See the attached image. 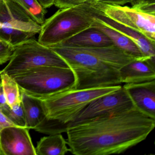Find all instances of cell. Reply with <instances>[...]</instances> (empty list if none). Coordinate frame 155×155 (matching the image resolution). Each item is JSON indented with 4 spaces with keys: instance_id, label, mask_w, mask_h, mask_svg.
<instances>
[{
    "instance_id": "6da1fadb",
    "label": "cell",
    "mask_w": 155,
    "mask_h": 155,
    "mask_svg": "<svg viewBox=\"0 0 155 155\" xmlns=\"http://www.w3.org/2000/svg\"><path fill=\"white\" fill-rule=\"evenodd\" d=\"M155 119L136 107L70 123L67 141L76 155L120 154L145 140Z\"/></svg>"
},
{
    "instance_id": "ffe728a7",
    "label": "cell",
    "mask_w": 155,
    "mask_h": 155,
    "mask_svg": "<svg viewBox=\"0 0 155 155\" xmlns=\"http://www.w3.org/2000/svg\"><path fill=\"white\" fill-rule=\"evenodd\" d=\"M20 7L33 21L43 24L45 20L46 9L42 8L37 0H11Z\"/></svg>"
},
{
    "instance_id": "d6a6232c",
    "label": "cell",
    "mask_w": 155,
    "mask_h": 155,
    "mask_svg": "<svg viewBox=\"0 0 155 155\" xmlns=\"http://www.w3.org/2000/svg\"><path fill=\"white\" fill-rule=\"evenodd\" d=\"M1 1V0H0V1Z\"/></svg>"
},
{
    "instance_id": "30bf717a",
    "label": "cell",
    "mask_w": 155,
    "mask_h": 155,
    "mask_svg": "<svg viewBox=\"0 0 155 155\" xmlns=\"http://www.w3.org/2000/svg\"><path fill=\"white\" fill-rule=\"evenodd\" d=\"M91 6L93 8L95 20L117 31L131 40L139 48L145 61L155 68V42L140 32L110 18Z\"/></svg>"
},
{
    "instance_id": "f1b7e54d",
    "label": "cell",
    "mask_w": 155,
    "mask_h": 155,
    "mask_svg": "<svg viewBox=\"0 0 155 155\" xmlns=\"http://www.w3.org/2000/svg\"><path fill=\"white\" fill-rule=\"evenodd\" d=\"M7 104L4 91H3V87L2 85L1 81L0 79V107H1Z\"/></svg>"
},
{
    "instance_id": "4dcf8cb0",
    "label": "cell",
    "mask_w": 155,
    "mask_h": 155,
    "mask_svg": "<svg viewBox=\"0 0 155 155\" xmlns=\"http://www.w3.org/2000/svg\"><path fill=\"white\" fill-rule=\"evenodd\" d=\"M2 23H1V22H0V28H1V27H2Z\"/></svg>"
},
{
    "instance_id": "4fadbf2b",
    "label": "cell",
    "mask_w": 155,
    "mask_h": 155,
    "mask_svg": "<svg viewBox=\"0 0 155 155\" xmlns=\"http://www.w3.org/2000/svg\"><path fill=\"white\" fill-rule=\"evenodd\" d=\"M113 45H114L113 42L106 34L92 26L59 44L53 46L87 48L110 47Z\"/></svg>"
},
{
    "instance_id": "277c9868",
    "label": "cell",
    "mask_w": 155,
    "mask_h": 155,
    "mask_svg": "<svg viewBox=\"0 0 155 155\" xmlns=\"http://www.w3.org/2000/svg\"><path fill=\"white\" fill-rule=\"evenodd\" d=\"M121 87L117 85L84 89L73 88L48 96L34 97L42 101L47 118L68 125L76 121L78 115L91 102Z\"/></svg>"
},
{
    "instance_id": "3957f363",
    "label": "cell",
    "mask_w": 155,
    "mask_h": 155,
    "mask_svg": "<svg viewBox=\"0 0 155 155\" xmlns=\"http://www.w3.org/2000/svg\"><path fill=\"white\" fill-rule=\"evenodd\" d=\"M95 21L94 11L89 3L59 9L41 24L38 41L52 47L92 27Z\"/></svg>"
},
{
    "instance_id": "7c38bea8",
    "label": "cell",
    "mask_w": 155,
    "mask_h": 155,
    "mask_svg": "<svg viewBox=\"0 0 155 155\" xmlns=\"http://www.w3.org/2000/svg\"><path fill=\"white\" fill-rule=\"evenodd\" d=\"M122 87L137 109L155 119V80L128 83Z\"/></svg>"
},
{
    "instance_id": "603a6c76",
    "label": "cell",
    "mask_w": 155,
    "mask_h": 155,
    "mask_svg": "<svg viewBox=\"0 0 155 155\" xmlns=\"http://www.w3.org/2000/svg\"><path fill=\"white\" fill-rule=\"evenodd\" d=\"M14 50V47L0 39V65L10 60Z\"/></svg>"
},
{
    "instance_id": "4316f807",
    "label": "cell",
    "mask_w": 155,
    "mask_h": 155,
    "mask_svg": "<svg viewBox=\"0 0 155 155\" xmlns=\"http://www.w3.org/2000/svg\"><path fill=\"white\" fill-rule=\"evenodd\" d=\"M130 0H95V2H101L105 4L123 6L130 3Z\"/></svg>"
},
{
    "instance_id": "ba28073f",
    "label": "cell",
    "mask_w": 155,
    "mask_h": 155,
    "mask_svg": "<svg viewBox=\"0 0 155 155\" xmlns=\"http://www.w3.org/2000/svg\"><path fill=\"white\" fill-rule=\"evenodd\" d=\"M134 107L130 98L121 86L117 90L91 102L78 115L75 121L122 112Z\"/></svg>"
},
{
    "instance_id": "8992f818",
    "label": "cell",
    "mask_w": 155,
    "mask_h": 155,
    "mask_svg": "<svg viewBox=\"0 0 155 155\" xmlns=\"http://www.w3.org/2000/svg\"><path fill=\"white\" fill-rule=\"evenodd\" d=\"M9 61L2 71L11 77L40 67L69 68L58 54L40 43L35 37L15 46Z\"/></svg>"
},
{
    "instance_id": "7a4b0ae2",
    "label": "cell",
    "mask_w": 155,
    "mask_h": 155,
    "mask_svg": "<svg viewBox=\"0 0 155 155\" xmlns=\"http://www.w3.org/2000/svg\"><path fill=\"white\" fill-rule=\"evenodd\" d=\"M63 59L75 77L74 88H93L120 85V70L138 60L115 45L101 48L49 47Z\"/></svg>"
},
{
    "instance_id": "9a60e30c",
    "label": "cell",
    "mask_w": 155,
    "mask_h": 155,
    "mask_svg": "<svg viewBox=\"0 0 155 155\" xmlns=\"http://www.w3.org/2000/svg\"><path fill=\"white\" fill-rule=\"evenodd\" d=\"M92 26L101 31L111 40L113 44L127 54L138 60H144L143 55L137 44L125 35L111 28L102 25L95 20Z\"/></svg>"
},
{
    "instance_id": "52a82bcc",
    "label": "cell",
    "mask_w": 155,
    "mask_h": 155,
    "mask_svg": "<svg viewBox=\"0 0 155 155\" xmlns=\"http://www.w3.org/2000/svg\"><path fill=\"white\" fill-rule=\"evenodd\" d=\"M90 4L110 18L140 32L155 42V14L128 6L99 2Z\"/></svg>"
},
{
    "instance_id": "1f68e13d",
    "label": "cell",
    "mask_w": 155,
    "mask_h": 155,
    "mask_svg": "<svg viewBox=\"0 0 155 155\" xmlns=\"http://www.w3.org/2000/svg\"><path fill=\"white\" fill-rule=\"evenodd\" d=\"M0 155H2L1 153V152H0Z\"/></svg>"
},
{
    "instance_id": "9c48e42d",
    "label": "cell",
    "mask_w": 155,
    "mask_h": 155,
    "mask_svg": "<svg viewBox=\"0 0 155 155\" xmlns=\"http://www.w3.org/2000/svg\"><path fill=\"white\" fill-rule=\"evenodd\" d=\"M29 129L9 126L0 132V152L2 155H37Z\"/></svg>"
},
{
    "instance_id": "5bb4252c",
    "label": "cell",
    "mask_w": 155,
    "mask_h": 155,
    "mask_svg": "<svg viewBox=\"0 0 155 155\" xmlns=\"http://www.w3.org/2000/svg\"><path fill=\"white\" fill-rule=\"evenodd\" d=\"M121 83H138L155 80V68L144 60H135L120 68Z\"/></svg>"
},
{
    "instance_id": "484cf974",
    "label": "cell",
    "mask_w": 155,
    "mask_h": 155,
    "mask_svg": "<svg viewBox=\"0 0 155 155\" xmlns=\"http://www.w3.org/2000/svg\"><path fill=\"white\" fill-rule=\"evenodd\" d=\"M130 3L131 7L138 8L144 5L155 4V0H130Z\"/></svg>"
},
{
    "instance_id": "2e32d148",
    "label": "cell",
    "mask_w": 155,
    "mask_h": 155,
    "mask_svg": "<svg viewBox=\"0 0 155 155\" xmlns=\"http://www.w3.org/2000/svg\"><path fill=\"white\" fill-rule=\"evenodd\" d=\"M21 103L28 128L34 129L46 117L42 101L21 91Z\"/></svg>"
},
{
    "instance_id": "44dd1931",
    "label": "cell",
    "mask_w": 155,
    "mask_h": 155,
    "mask_svg": "<svg viewBox=\"0 0 155 155\" xmlns=\"http://www.w3.org/2000/svg\"><path fill=\"white\" fill-rule=\"evenodd\" d=\"M68 125L63 124L46 117L34 130L38 132L48 135L61 134L63 132H66Z\"/></svg>"
},
{
    "instance_id": "d4e9b609",
    "label": "cell",
    "mask_w": 155,
    "mask_h": 155,
    "mask_svg": "<svg viewBox=\"0 0 155 155\" xmlns=\"http://www.w3.org/2000/svg\"><path fill=\"white\" fill-rule=\"evenodd\" d=\"M9 126H16L0 110V132L4 128Z\"/></svg>"
},
{
    "instance_id": "cb8c5ba5",
    "label": "cell",
    "mask_w": 155,
    "mask_h": 155,
    "mask_svg": "<svg viewBox=\"0 0 155 155\" xmlns=\"http://www.w3.org/2000/svg\"><path fill=\"white\" fill-rule=\"evenodd\" d=\"M86 0H55L54 5L61 8H70L86 3Z\"/></svg>"
},
{
    "instance_id": "e0dca14e",
    "label": "cell",
    "mask_w": 155,
    "mask_h": 155,
    "mask_svg": "<svg viewBox=\"0 0 155 155\" xmlns=\"http://www.w3.org/2000/svg\"><path fill=\"white\" fill-rule=\"evenodd\" d=\"M67 140L61 134L41 138L35 148L37 155H65L70 152Z\"/></svg>"
},
{
    "instance_id": "83f0119b",
    "label": "cell",
    "mask_w": 155,
    "mask_h": 155,
    "mask_svg": "<svg viewBox=\"0 0 155 155\" xmlns=\"http://www.w3.org/2000/svg\"><path fill=\"white\" fill-rule=\"evenodd\" d=\"M37 1L42 8L47 9L54 5L55 0H37Z\"/></svg>"
},
{
    "instance_id": "ac0fdd59",
    "label": "cell",
    "mask_w": 155,
    "mask_h": 155,
    "mask_svg": "<svg viewBox=\"0 0 155 155\" xmlns=\"http://www.w3.org/2000/svg\"><path fill=\"white\" fill-rule=\"evenodd\" d=\"M0 79L3 87L7 105L12 108L21 103V91L17 82L2 71H0Z\"/></svg>"
},
{
    "instance_id": "7402d4cb",
    "label": "cell",
    "mask_w": 155,
    "mask_h": 155,
    "mask_svg": "<svg viewBox=\"0 0 155 155\" xmlns=\"http://www.w3.org/2000/svg\"><path fill=\"white\" fill-rule=\"evenodd\" d=\"M0 110L15 126L27 127L26 117L22 103L12 108L7 104L0 107Z\"/></svg>"
},
{
    "instance_id": "f546056e",
    "label": "cell",
    "mask_w": 155,
    "mask_h": 155,
    "mask_svg": "<svg viewBox=\"0 0 155 155\" xmlns=\"http://www.w3.org/2000/svg\"><path fill=\"white\" fill-rule=\"evenodd\" d=\"M95 2V0H86V3L91 4Z\"/></svg>"
},
{
    "instance_id": "8fae6325",
    "label": "cell",
    "mask_w": 155,
    "mask_h": 155,
    "mask_svg": "<svg viewBox=\"0 0 155 155\" xmlns=\"http://www.w3.org/2000/svg\"><path fill=\"white\" fill-rule=\"evenodd\" d=\"M0 22L20 30L39 34L41 25L33 21L11 0L0 1Z\"/></svg>"
},
{
    "instance_id": "d6986e66",
    "label": "cell",
    "mask_w": 155,
    "mask_h": 155,
    "mask_svg": "<svg viewBox=\"0 0 155 155\" xmlns=\"http://www.w3.org/2000/svg\"><path fill=\"white\" fill-rule=\"evenodd\" d=\"M36 34L20 30L6 24H2L0 28V39L9 44L13 47L34 38Z\"/></svg>"
},
{
    "instance_id": "5b68a950",
    "label": "cell",
    "mask_w": 155,
    "mask_h": 155,
    "mask_svg": "<svg viewBox=\"0 0 155 155\" xmlns=\"http://www.w3.org/2000/svg\"><path fill=\"white\" fill-rule=\"evenodd\" d=\"M21 90L33 97L52 95L74 88L75 76L70 68L40 67L11 77Z\"/></svg>"
}]
</instances>
